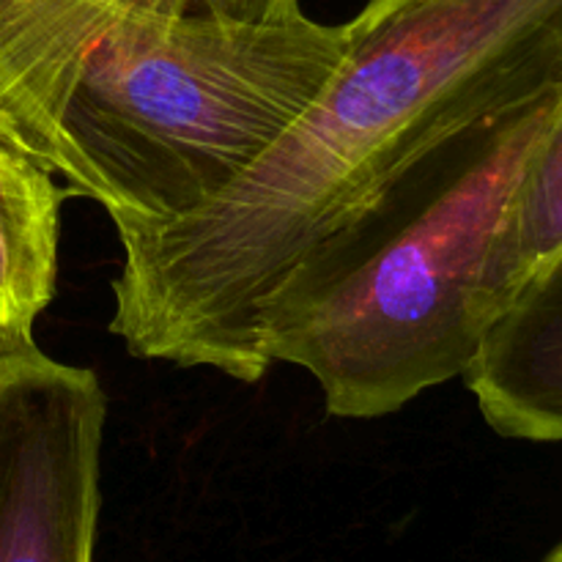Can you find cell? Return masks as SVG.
Here are the masks:
<instances>
[{
    "label": "cell",
    "instance_id": "3",
    "mask_svg": "<svg viewBox=\"0 0 562 562\" xmlns=\"http://www.w3.org/2000/svg\"><path fill=\"white\" fill-rule=\"evenodd\" d=\"M560 102L562 86L401 165L274 285L258 316L263 360L311 373L340 420L395 415L464 376L494 322V241Z\"/></svg>",
    "mask_w": 562,
    "mask_h": 562
},
{
    "label": "cell",
    "instance_id": "9",
    "mask_svg": "<svg viewBox=\"0 0 562 562\" xmlns=\"http://www.w3.org/2000/svg\"><path fill=\"white\" fill-rule=\"evenodd\" d=\"M543 562H562V543L558 549H552V552L547 554V558H543Z\"/></svg>",
    "mask_w": 562,
    "mask_h": 562
},
{
    "label": "cell",
    "instance_id": "7",
    "mask_svg": "<svg viewBox=\"0 0 562 562\" xmlns=\"http://www.w3.org/2000/svg\"><path fill=\"white\" fill-rule=\"evenodd\" d=\"M562 250V102L527 157L488 267L494 318Z\"/></svg>",
    "mask_w": 562,
    "mask_h": 562
},
{
    "label": "cell",
    "instance_id": "4",
    "mask_svg": "<svg viewBox=\"0 0 562 562\" xmlns=\"http://www.w3.org/2000/svg\"><path fill=\"white\" fill-rule=\"evenodd\" d=\"M104 423L91 368L0 346V562H93Z\"/></svg>",
    "mask_w": 562,
    "mask_h": 562
},
{
    "label": "cell",
    "instance_id": "2",
    "mask_svg": "<svg viewBox=\"0 0 562 562\" xmlns=\"http://www.w3.org/2000/svg\"><path fill=\"white\" fill-rule=\"evenodd\" d=\"M344 25L225 22L113 0H0V132L115 231L223 195L318 97Z\"/></svg>",
    "mask_w": 562,
    "mask_h": 562
},
{
    "label": "cell",
    "instance_id": "5",
    "mask_svg": "<svg viewBox=\"0 0 562 562\" xmlns=\"http://www.w3.org/2000/svg\"><path fill=\"white\" fill-rule=\"evenodd\" d=\"M464 382L499 437L562 445V250L488 324Z\"/></svg>",
    "mask_w": 562,
    "mask_h": 562
},
{
    "label": "cell",
    "instance_id": "6",
    "mask_svg": "<svg viewBox=\"0 0 562 562\" xmlns=\"http://www.w3.org/2000/svg\"><path fill=\"white\" fill-rule=\"evenodd\" d=\"M66 198L53 170L0 132V346L33 338L53 302Z\"/></svg>",
    "mask_w": 562,
    "mask_h": 562
},
{
    "label": "cell",
    "instance_id": "1",
    "mask_svg": "<svg viewBox=\"0 0 562 562\" xmlns=\"http://www.w3.org/2000/svg\"><path fill=\"white\" fill-rule=\"evenodd\" d=\"M344 42L223 195L119 234L110 333L132 357L261 382V305L313 241L439 137L562 86V0H368Z\"/></svg>",
    "mask_w": 562,
    "mask_h": 562
},
{
    "label": "cell",
    "instance_id": "8",
    "mask_svg": "<svg viewBox=\"0 0 562 562\" xmlns=\"http://www.w3.org/2000/svg\"><path fill=\"white\" fill-rule=\"evenodd\" d=\"M165 16H201L225 22H285L302 16L300 0H113Z\"/></svg>",
    "mask_w": 562,
    "mask_h": 562
}]
</instances>
